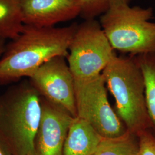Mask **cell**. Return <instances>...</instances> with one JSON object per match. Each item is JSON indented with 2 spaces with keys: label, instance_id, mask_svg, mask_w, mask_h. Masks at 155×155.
<instances>
[{
  "label": "cell",
  "instance_id": "3",
  "mask_svg": "<svg viewBox=\"0 0 155 155\" xmlns=\"http://www.w3.org/2000/svg\"><path fill=\"white\" fill-rule=\"evenodd\" d=\"M102 74L127 131L138 136L153 126L146 103L144 75L136 58L116 55Z\"/></svg>",
  "mask_w": 155,
  "mask_h": 155
},
{
  "label": "cell",
  "instance_id": "16",
  "mask_svg": "<svg viewBox=\"0 0 155 155\" xmlns=\"http://www.w3.org/2000/svg\"><path fill=\"white\" fill-rule=\"evenodd\" d=\"M0 155H12L5 144L0 139Z\"/></svg>",
  "mask_w": 155,
  "mask_h": 155
},
{
  "label": "cell",
  "instance_id": "10",
  "mask_svg": "<svg viewBox=\"0 0 155 155\" xmlns=\"http://www.w3.org/2000/svg\"><path fill=\"white\" fill-rule=\"evenodd\" d=\"M104 138L88 122L74 117L67 133L63 155H93Z\"/></svg>",
  "mask_w": 155,
  "mask_h": 155
},
{
  "label": "cell",
  "instance_id": "14",
  "mask_svg": "<svg viewBox=\"0 0 155 155\" xmlns=\"http://www.w3.org/2000/svg\"><path fill=\"white\" fill-rule=\"evenodd\" d=\"M131 0H81L79 16L84 20L95 19L107 11L111 6L118 4H130Z\"/></svg>",
  "mask_w": 155,
  "mask_h": 155
},
{
  "label": "cell",
  "instance_id": "8",
  "mask_svg": "<svg viewBox=\"0 0 155 155\" xmlns=\"http://www.w3.org/2000/svg\"><path fill=\"white\" fill-rule=\"evenodd\" d=\"M40 101L41 116L34 139V155H63L67 133L74 117L41 97Z\"/></svg>",
  "mask_w": 155,
  "mask_h": 155
},
{
  "label": "cell",
  "instance_id": "9",
  "mask_svg": "<svg viewBox=\"0 0 155 155\" xmlns=\"http://www.w3.org/2000/svg\"><path fill=\"white\" fill-rule=\"evenodd\" d=\"M81 0H22L24 25L52 27L80 15Z\"/></svg>",
  "mask_w": 155,
  "mask_h": 155
},
{
  "label": "cell",
  "instance_id": "18",
  "mask_svg": "<svg viewBox=\"0 0 155 155\" xmlns=\"http://www.w3.org/2000/svg\"><path fill=\"white\" fill-rule=\"evenodd\" d=\"M34 155V154H32V155Z\"/></svg>",
  "mask_w": 155,
  "mask_h": 155
},
{
  "label": "cell",
  "instance_id": "5",
  "mask_svg": "<svg viewBox=\"0 0 155 155\" xmlns=\"http://www.w3.org/2000/svg\"><path fill=\"white\" fill-rule=\"evenodd\" d=\"M116 55L100 22L91 19L78 24L66 58L74 79H86L101 75Z\"/></svg>",
  "mask_w": 155,
  "mask_h": 155
},
{
  "label": "cell",
  "instance_id": "15",
  "mask_svg": "<svg viewBox=\"0 0 155 155\" xmlns=\"http://www.w3.org/2000/svg\"><path fill=\"white\" fill-rule=\"evenodd\" d=\"M139 151L138 155H155V137L148 129L138 134Z\"/></svg>",
  "mask_w": 155,
  "mask_h": 155
},
{
  "label": "cell",
  "instance_id": "11",
  "mask_svg": "<svg viewBox=\"0 0 155 155\" xmlns=\"http://www.w3.org/2000/svg\"><path fill=\"white\" fill-rule=\"evenodd\" d=\"M24 25L22 0H0V38L16 39Z\"/></svg>",
  "mask_w": 155,
  "mask_h": 155
},
{
  "label": "cell",
  "instance_id": "17",
  "mask_svg": "<svg viewBox=\"0 0 155 155\" xmlns=\"http://www.w3.org/2000/svg\"><path fill=\"white\" fill-rule=\"evenodd\" d=\"M5 40L0 38V56H1L5 50Z\"/></svg>",
  "mask_w": 155,
  "mask_h": 155
},
{
  "label": "cell",
  "instance_id": "2",
  "mask_svg": "<svg viewBox=\"0 0 155 155\" xmlns=\"http://www.w3.org/2000/svg\"><path fill=\"white\" fill-rule=\"evenodd\" d=\"M41 116L40 96L28 81L0 94V139L12 155H31Z\"/></svg>",
  "mask_w": 155,
  "mask_h": 155
},
{
  "label": "cell",
  "instance_id": "7",
  "mask_svg": "<svg viewBox=\"0 0 155 155\" xmlns=\"http://www.w3.org/2000/svg\"><path fill=\"white\" fill-rule=\"evenodd\" d=\"M66 58L57 56L51 59L28 78L41 97L76 117L74 78Z\"/></svg>",
  "mask_w": 155,
  "mask_h": 155
},
{
  "label": "cell",
  "instance_id": "13",
  "mask_svg": "<svg viewBox=\"0 0 155 155\" xmlns=\"http://www.w3.org/2000/svg\"><path fill=\"white\" fill-rule=\"evenodd\" d=\"M144 75L148 114L155 127V54L134 56Z\"/></svg>",
  "mask_w": 155,
  "mask_h": 155
},
{
  "label": "cell",
  "instance_id": "1",
  "mask_svg": "<svg viewBox=\"0 0 155 155\" xmlns=\"http://www.w3.org/2000/svg\"><path fill=\"white\" fill-rule=\"evenodd\" d=\"M78 24L57 28L25 25L21 33L6 45L0 58V86L29 77L45 62L66 58Z\"/></svg>",
  "mask_w": 155,
  "mask_h": 155
},
{
  "label": "cell",
  "instance_id": "4",
  "mask_svg": "<svg viewBox=\"0 0 155 155\" xmlns=\"http://www.w3.org/2000/svg\"><path fill=\"white\" fill-rule=\"evenodd\" d=\"M151 7L122 3L102 15L100 23L114 50L132 56L155 54V22Z\"/></svg>",
  "mask_w": 155,
  "mask_h": 155
},
{
  "label": "cell",
  "instance_id": "6",
  "mask_svg": "<svg viewBox=\"0 0 155 155\" xmlns=\"http://www.w3.org/2000/svg\"><path fill=\"white\" fill-rule=\"evenodd\" d=\"M102 74L86 79H74L77 117L88 122L104 138L121 136L127 132L109 104Z\"/></svg>",
  "mask_w": 155,
  "mask_h": 155
},
{
  "label": "cell",
  "instance_id": "12",
  "mask_svg": "<svg viewBox=\"0 0 155 155\" xmlns=\"http://www.w3.org/2000/svg\"><path fill=\"white\" fill-rule=\"evenodd\" d=\"M127 131L121 136L104 138L93 155H138L139 138Z\"/></svg>",
  "mask_w": 155,
  "mask_h": 155
}]
</instances>
